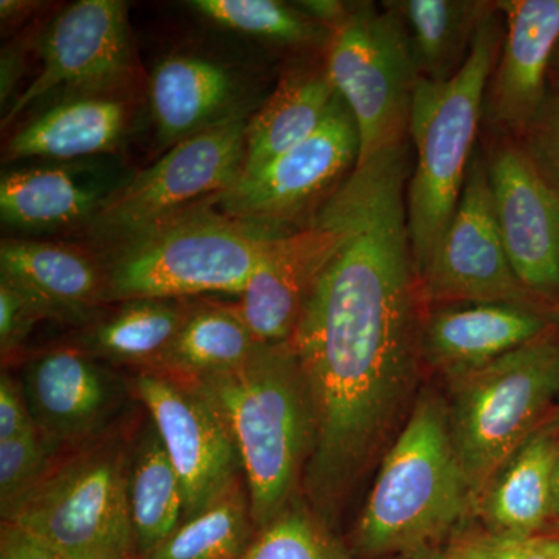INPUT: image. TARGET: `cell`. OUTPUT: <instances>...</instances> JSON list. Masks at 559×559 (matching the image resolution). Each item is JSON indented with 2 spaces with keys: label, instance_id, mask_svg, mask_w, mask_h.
I'll list each match as a JSON object with an SVG mask.
<instances>
[{
  "label": "cell",
  "instance_id": "1",
  "mask_svg": "<svg viewBox=\"0 0 559 559\" xmlns=\"http://www.w3.org/2000/svg\"><path fill=\"white\" fill-rule=\"evenodd\" d=\"M406 173L356 170L334 193L340 242L289 340L310 393L314 444L301 489L330 525L409 403L417 381V274Z\"/></svg>",
  "mask_w": 559,
  "mask_h": 559
},
{
  "label": "cell",
  "instance_id": "18",
  "mask_svg": "<svg viewBox=\"0 0 559 559\" xmlns=\"http://www.w3.org/2000/svg\"><path fill=\"white\" fill-rule=\"evenodd\" d=\"M507 32L488 94V119L506 131L527 132L546 103V75L559 46V0L496 3Z\"/></svg>",
  "mask_w": 559,
  "mask_h": 559
},
{
  "label": "cell",
  "instance_id": "16",
  "mask_svg": "<svg viewBox=\"0 0 559 559\" xmlns=\"http://www.w3.org/2000/svg\"><path fill=\"white\" fill-rule=\"evenodd\" d=\"M341 234L340 212L331 194L307 226L270 241L237 305L257 340L275 344L293 337L312 283Z\"/></svg>",
  "mask_w": 559,
  "mask_h": 559
},
{
  "label": "cell",
  "instance_id": "8",
  "mask_svg": "<svg viewBox=\"0 0 559 559\" xmlns=\"http://www.w3.org/2000/svg\"><path fill=\"white\" fill-rule=\"evenodd\" d=\"M325 72L358 128V164L407 142L421 75L406 25L388 2L349 7L331 31Z\"/></svg>",
  "mask_w": 559,
  "mask_h": 559
},
{
  "label": "cell",
  "instance_id": "37",
  "mask_svg": "<svg viewBox=\"0 0 559 559\" xmlns=\"http://www.w3.org/2000/svg\"><path fill=\"white\" fill-rule=\"evenodd\" d=\"M479 543L488 559H551L539 535L510 536L488 533L479 536Z\"/></svg>",
  "mask_w": 559,
  "mask_h": 559
},
{
  "label": "cell",
  "instance_id": "25",
  "mask_svg": "<svg viewBox=\"0 0 559 559\" xmlns=\"http://www.w3.org/2000/svg\"><path fill=\"white\" fill-rule=\"evenodd\" d=\"M108 197L94 180L68 168L9 171L0 182L2 221L17 229H61L90 223Z\"/></svg>",
  "mask_w": 559,
  "mask_h": 559
},
{
  "label": "cell",
  "instance_id": "2",
  "mask_svg": "<svg viewBox=\"0 0 559 559\" xmlns=\"http://www.w3.org/2000/svg\"><path fill=\"white\" fill-rule=\"evenodd\" d=\"M229 430L257 530L297 498L314 444L310 393L288 342H260L238 369L194 381Z\"/></svg>",
  "mask_w": 559,
  "mask_h": 559
},
{
  "label": "cell",
  "instance_id": "45",
  "mask_svg": "<svg viewBox=\"0 0 559 559\" xmlns=\"http://www.w3.org/2000/svg\"><path fill=\"white\" fill-rule=\"evenodd\" d=\"M558 55H559V46H558Z\"/></svg>",
  "mask_w": 559,
  "mask_h": 559
},
{
  "label": "cell",
  "instance_id": "35",
  "mask_svg": "<svg viewBox=\"0 0 559 559\" xmlns=\"http://www.w3.org/2000/svg\"><path fill=\"white\" fill-rule=\"evenodd\" d=\"M21 381L2 371L0 377V441L35 430Z\"/></svg>",
  "mask_w": 559,
  "mask_h": 559
},
{
  "label": "cell",
  "instance_id": "24",
  "mask_svg": "<svg viewBox=\"0 0 559 559\" xmlns=\"http://www.w3.org/2000/svg\"><path fill=\"white\" fill-rule=\"evenodd\" d=\"M337 94L325 70H296L248 121L241 173L264 164L311 138L326 120Z\"/></svg>",
  "mask_w": 559,
  "mask_h": 559
},
{
  "label": "cell",
  "instance_id": "33",
  "mask_svg": "<svg viewBox=\"0 0 559 559\" xmlns=\"http://www.w3.org/2000/svg\"><path fill=\"white\" fill-rule=\"evenodd\" d=\"M40 320L46 318L31 297L0 278V349L3 358L24 344Z\"/></svg>",
  "mask_w": 559,
  "mask_h": 559
},
{
  "label": "cell",
  "instance_id": "26",
  "mask_svg": "<svg viewBox=\"0 0 559 559\" xmlns=\"http://www.w3.org/2000/svg\"><path fill=\"white\" fill-rule=\"evenodd\" d=\"M400 14L423 80L452 79L468 58L481 21L495 9L471 0H400L388 2Z\"/></svg>",
  "mask_w": 559,
  "mask_h": 559
},
{
  "label": "cell",
  "instance_id": "34",
  "mask_svg": "<svg viewBox=\"0 0 559 559\" xmlns=\"http://www.w3.org/2000/svg\"><path fill=\"white\" fill-rule=\"evenodd\" d=\"M527 134L528 146L525 151L544 175L559 187V95L546 98Z\"/></svg>",
  "mask_w": 559,
  "mask_h": 559
},
{
  "label": "cell",
  "instance_id": "4",
  "mask_svg": "<svg viewBox=\"0 0 559 559\" xmlns=\"http://www.w3.org/2000/svg\"><path fill=\"white\" fill-rule=\"evenodd\" d=\"M489 11L468 58L452 79L419 80L412 102L409 134L417 165L406 193L415 274L428 263L457 209L479 130L489 79L498 64L502 27Z\"/></svg>",
  "mask_w": 559,
  "mask_h": 559
},
{
  "label": "cell",
  "instance_id": "5",
  "mask_svg": "<svg viewBox=\"0 0 559 559\" xmlns=\"http://www.w3.org/2000/svg\"><path fill=\"white\" fill-rule=\"evenodd\" d=\"M270 241L215 204L190 210L106 252L108 304L241 294Z\"/></svg>",
  "mask_w": 559,
  "mask_h": 559
},
{
  "label": "cell",
  "instance_id": "43",
  "mask_svg": "<svg viewBox=\"0 0 559 559\" xmlns=\"http://www.w3.org/2000/svg\"><path fill=\"white\" fill-rule=\"evenodd\" d=\"M555 419H557V421L559 423V407H558L557 412H555Z\"/></svg>",
  "mask_w": 559,
  "mask_h": 559
},
{
  "label": "cell",
  "instance_id": "23",
  "mask_svg": "<svg viewBox=\"0 0 559 559\" xmlns=\"http://www.w3.org/2000/svg\"><path fill=\"white\" fill-rule=\"evenodd\" d=\"M108 318L92 323L80 348L112 366L160 371L186 322L191 304L186 299L120 301Z\"/></svg>",
  "mask_w": 559,
  "mask_h": 559
},
{
  "label": "cell",
  "instance_id": "40",
  "mask_svg": "<svg viewBox=\"0 0 559 559\" xmlns=\"http://www.w3.org/2000/svg\"><path fill=\"white\" fill-rule=\"evenodd\" d=\"M35 3L33 2H17V0H2L0 2V13H2V20H11V17H20V14L25 11H31Z\"/></svg>",
  "mask_w": 559,
  "mask_h": 559
},
{
  "label": "cell",
  "instance_id": "17",
  "mask_svg": "<svg viewBox=\"0 0 559 559\" xmlns=\"http://www.w3.org/2000/svg\"><path fill=\"white\" fill-rule=\"evenodd\" d=\"M551 329L544 308L498 301L440 305L421 318L419 353L429 366L451 380Z\"/></svg>",
  "mask_w": 559,
  "mask_h": 559
},
{
  "label": "cell",
  "instance_id": "14",
  "mask_svg": "<svg viewBox=\"0 0 559 559\" xmlns=\"http://www.w3.org/2000/svg\"><path fill=\"white\" fill-rule=\"evenodd\" d=\"M21 385L35 428L53 454L102 440L127 399L120 378L80 347L36 356Z\"/></svg>",
  "mask_w": 559,
  "mask_h": 559
},
{
  "label": "cell",
  "instance_id": "11",
  "mask_svg": "<svg viewBox=\"0 0 559 559\" xmlns=\"http://www.w3.org/2000/svg\"><path fill=\"white\" fill-rule=\"evenodd\" d=\"M417 283L419 300L428 307L498 301L546 310L511 266L481 157H473L454 216Z\"/></svg>",
  "mask_w": 559,
  "mask_h": 559
},
{
  "label": "cell",
  "instance_id": "21",
  "mask_svg": "<svg viewBox=\"0 0 559 559\" xmlns=\"http://www.w3.org/2000/svg\"><path fill=\"white\" fill-rule=\"evenodd\" d=\"M559 457V423L539 426L507 460L477 500L489 533L536 536L551 521V492Z\"/></svg>",
  "mask_w": 559,
  "mask_h": 559
},
{
  "label": "cell",
  "instance_id": "36",
  "mask_svg": "<svg viewBox=\"0 0 559 559\" xmlns=\"http://www.w3.org/2000/svg\"><path fill=\"white\" fill-rule=\"evenodd\" d=\"M0 559H70L35 533L13 522L0 525Z\"/></svg>",
  "mask_w": 559,
  "mask_h": 559
},
{
  "label": "cell",
  "instance_id": "38",
  "mask_svg": "<svg viewBox=\"0 0 559 559\" xmlns=\"http://www.w3.org/2000/svg\"><path fill=\"white\" fill-rule=\"evenodd\" d=\"M411 559H488L479 538L460 540L450 546H429L411 554Z\"/></svg>",
  "mask_w": 559,
  "mask_h": 559
},
{
  "label": "cell",
  "instance_id": "15",
  "mask_svg": "<svg viewBox=\"0 0 559 559\" xmlns=\"http://www.w3.org/2000/svg\"><path fill=\"white\" fill-rule=\"evenodd\" d=\"M500 235L518 278L539 301H559V187L520 146L487 162Z\"/></svg>",
  "mask_w": 559,
  "mask_h": 559
},
{
  "label": "cell",
  "instance_id": "29",
  "mask_svg": "<svg viewBox=\"0 0 559 559\" xmlns=\"http://www.w3.org/2000/svg\"><path fill=\"white\" fill-rule=\"evenodd\" d=\"M257 535L245 479L180 522L142 559H241Z\"/></svg>",
  "mask_w": 559,
  "mask_h": 559
},
{
  "label": "cell",
  "instance_id": "39",
  "mask_svg": "<svg viewBox=\"0 0 559 559\" xmlns=\"http://www.w3.org/2000/svg\"><path fill=\"white\" fill-rule=\"evenodd\" d=\"M297 5L301 13L307 14L322 27L329 28L330 32L345 20L349 10V7L336 0H305Z\"/></svg>",
  "mask_w": 559,
  "mask_h": 559
},
{
  "label": "cell",
  "instance_id": "9",
  "mask_svg": "<svg viewBox=\"0 0 559 559\" xmlns=\"http://www.w3.org/2000/svg\"><path fill=\"white\" fill-rule=\"evenodd\" d=\"M245 112L173 145L123 186L110 190L86 224L106 249L202 205L215 204L240 176L248 128Z\"/></svg>",
  "mask_w": 559,
  "mask_h": 559
},
{
  "label": "cell",
  "instance_id": "6",
  "mask_svg": "<svg viewBox=\"0 0 559 559\" xmlns=\"http://www.w3.org/2000/svg\"><path fill=\"white\" fill-rule=\"evenodd\" d=\"M448 381L452 441L477 503L513 452L554 417L551 407L559 396V334L551 329Z\"/></svg>",
  "mask_w": 559,
  "mask_h": 559
},
{
  "label": "cell",
  "instance_id": "32",
  "mask_svg": "<svg viewBox=\"0 0 559 559\" xmlns=\"http://www.w3.org/2000/svg\"><path fill=\"white\" fill-rule=\"evenodd\" d=\"M55 454L38 430L0 441V516L9 521L53 469Z\"/></svg>",
  "mask_w": 559,
  "mask_h": 559
},
{
  "label": "cell",
  "instance_id": "44",
  "mask_svg": "<svg viewBox=\"0 0 559 559\" xmlns=\"http://www.w3.org/2000/svg\"><path fill=\"white\" fill-rule=\"evenodd\" d=\"M558 57H559V55H558ZM558 70H559V58H558Z\"/></svg>",
  "mask_w": 559,
  "mask_h": 559
},
{
  "label": "cell",
  "instance_id": "42",
  "mask_svg": "<svg viewBox=\"0 0 559 559\" xmlns=\"http://www.w3.org/2000/svg\"><path fill=\"white\" fill-rule=\"evenodd\" d=\"M544 546L549 550L551 559H559V533H550V535H539Z\"/></svg>",
  "mask_w": 559,
  "mask_h": 559
},
{
  "label": "cell",
  "instance_id": "19",
  "mask_svg": "<svg viewBox=\"0 0 559 559\" xmlns=\"http://www.w3.org/2000/svg\"><path fill=\"white\" fill-rule=\"evenodd\" d=\"M0 278L20 288L44 318L83 325L108 304V282L100 257L80 246L3 240Z\"/></svg>",
  "mask_w": 559,
  "mask_h": 559
},
{
  "label": "cell",
  "instance_id": "3",
  "mask_svg": "<svg viewBox=\"0 0 559 559\" xmlns=\"http://www.w3.org/2000/svg\"><path fill=\"white\" fill-rule=\"evenodd\" d=\"M471 509L473 491L452 441L447 401L425 392L412 407L355 528L364 557L436 546Z\"/></svg>",
  "mask_w": 559,
  "mask_h": 559
},
{
  "label": "cell",
  "instance_id": "12",
  "mask_svg": "<svg viewBox=\"0 0 559 559\" xmlns=\"http://www.w3.org/2000/svg\"><path fill=\"white\" fill-rule=\"evenodd\" d=\"M131 392L148 412L182 481V521L245 479L229 430L194 382L140 371Z\"/></svg>",
  "mask_w": 559,
  "mask_h": 559
},
{
  "label": "cell",
  "instance_id": "28",
  "mask_svg": "<svg viewBox=\"0 0 559 559\" xmlns=\"http://www.w3.org/2000/svg\"><path fill=\"white\" fill-rule=\"evenodd\" d=\"M259 344L237 305L191 304L170 356L157 373L191 382L204 380L238 369Z\"/></svg>",
  "mask_w": 559,
  "mask_h": 559
},
{
  "label": "cell",
  "instance_id": "27",
  "mask_svg": "<svg viewBox=\"0 0 559 559\" xmlns=\"http://www.w3.org/2000/svg\"><path fill=\"white\" fill-rule=\"evenodd\" d=\"M128 503L140 559L182 522V481L151 419L128 462Z\"/></svg>",
  "mask_w": 559,
  "mask_h": 559
},
{
  "label": "cell",
  "instance_id": "7",
  "mask_svg": "<svg viewBox=\"0 0 559 559\" xmlns=\"http://www.w3.org/2000/svg\"><path fill=\"white\" fill-rule=\"evenodd\" d=\"M130 454L102 439L53 466L9 521L70 559H140L128 503Z\"/></svg>",
  "mask_w": 559,
  "mask_h": 559
},
{
  "label": "cell",
  "instance_id": "20",
  "mask_svg": "<svg viewBox=\"0 0 559 559\" xmlns=\"http://www.w3.org/2000/svg\"><path fill=\"white\" fill-rule=\"evenodd\" d=\"M238 83L219 62L194 55L165 58L153 70L150 103L157 135L165 145L207 130L235 114Z\"/></svg>",
  "mask_w": 559,
  "mask_h": 559
},
{
  "label": "cell",
  "instance_id": "31",
  "mask_svg": "<svg viewBox=\"0 0 559 559\" xmlns=\"http://www.w3.org/2000/svg\"><path fill=\"white\" fill-rule=\"evenodd\" d=\"M241 559H353L330 525L297 496L264 527Z\"/></svg>",
  "mask_w": 559,
  "mask_h": 559
},
{
  "label": "cell",
  "instance_id": "41",
  "mask_svg": "<svg viewBox=\"0 0 559 559\" xmlns=\"http://www.w3.org/2000/svg\"><path fill=\"white\" fill-rule=\"evenodd\" d=\"M551 521L559 524V457L555 468L554 492H551Z\"/></svg>",
  "mask_w": 559,
  "mask_h": 559
},
{
  "label": "cell",
  "instance_id": "30",
  "mask_svg": "<svg viewBox=\"0 0 559 559\" xmlns=\"http://www.w3.org/2000/svg\"><path fill=\"white\" fill-rule=\"evenodd\" d=\"M191 9L229 31L285 44H314L331 32L277 0H193Z\"/></svg>",
  "mask_w": 559,
  "mask_h": 559
},
{
  "label": "cell",
  "instance_id": "22",
  "mask_svg": "<svg viewBox=\"0 0 559 559\" xmlns=\"http://www.w3.org/2000/svg\"><path fill=\"white\" fill-rule=\"evenodd\" d=\"M127 108L109 95H80L51 106L21 128L7 146L10 160H70L108 153L127 130Z\"/></svg>",
  "mask_w": 559,
  "mask_h": 559
},
{
  "label": "cell",
  "instance_id": "13",
  "mask_svg": "<svg viewBox=\"0 0 559 559\" xmlns=\"http://www.w3.org/2000/svg\"><path fill=\"white\" fill-rule=\"evenodd\" d=\"M43 66L5 116L13 121L51 92L105 95L119 90L132 73L127 5L120 0H80L58 14L43 40Z\"/></svg>",
  "mask_w": 559,
  "mask_h": 559
},
{
  "label": "cell",
  "instance_id": "10",
  "mask_svg": "<svg viewBox=\"0 0 559 559\" xmlns=\"http://www.w3.org/2000/svg\"><path fill=\"white\" fill-rule=\"evenodd\" d=\"M359 132L340 95L318 131L257 168L240 173L215 207L275 240L301 229L355 170Z\"/></svg>",
  "mask_w": 559,
  "mask_h": 559
}]
</instances>
